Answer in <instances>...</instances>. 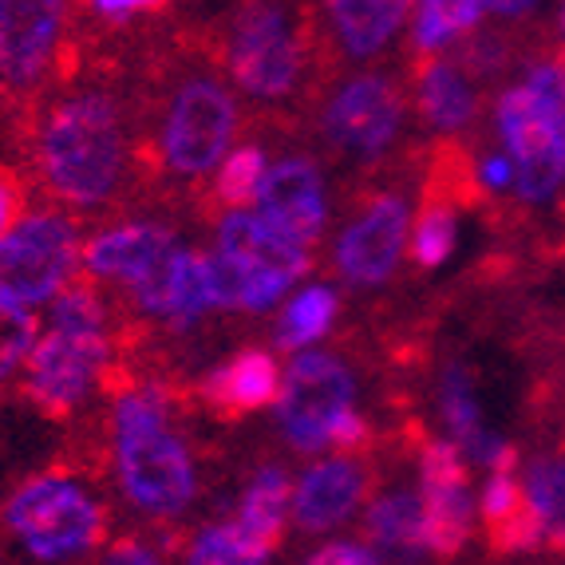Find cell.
<instances>
[{"label": "cell", "mask_w": 565, "mask_h": 565, "mask_svg": "<svg viewBox=\"0 0 565 565\" xmlns=\"http://www.w3.org/2000/svg\"><path fill=\"white\" fill-rule=\"evenodd\" d=\"M214 257L230 292V312H274L312 269V245L285 234L254 206L217 210Z\"/></svg>", "instance_id": "cell-7"}, {"label": "cell", "mask_w": 565, "mask_h": 565, "mask_svg": "<svg viewBox=\"0 0 565 565\" xmlns=\"http://www.w3.org/2000/svg\"><path fill=\"white\" fill-rule=\"evenodd\" d=\"M364 542L384 562H424L431 557L427 546V514L419 487L404 479H392L384 487H372L364 510H360Z\"/></svg>", "instance_id": "cell-23"}, {"label": "cell", "mask_w": 565, "mask_h": 565, "mask_svg": "<svg viewBox=\"0 0 565 565\" xmlns=\"http://www.w3.org/2000/svg\"><path fill=\"white\" fill-rule=\"evenodd\" d=\"M519 79L530 92L542 99V104L554 107V115L565 127V52H542V56H530L519 67Z\"/></svg>", "instance_id": "cell-33"}, {"label": "cell", "mask_w": 565, "mask_h": 565, "mask_svg": "<svg viewBox=\"0 0 565 565\" xmlns=\"http://www.w3.org/2000/svg\"><path fill=\"white\" fill-rule=\"evenodd\" d=\"M274 424L297 455L360 451L372 447V419L360 412V380L344 356L329 349H301L285 364Z\"/></svg>", "instance_id": "cell-5"}, {"label": "cell", "mask_w": 565, "mask_h": 565, "mask_svg": "<svg viewBox=\"0 0 565 565\" xmlns=\"http://www.w3.org/2000/svg\"><path fill=\"white\" fill-rule=\"evenodd\" d=\"M179 557L194 565H249L269 562V550L237 519H214L202 522L194 534H186V546H179Z\"/></svg>", "instance_id": "cell-30"}, {"label": "cell", "mask_w": 565, "mask_h": 565, "mask_svg": "<svg viewBox=\"0 0 565 565\" xmlns=\"http://www.w3.org/2000/svg\"><path fill=\"white\" fill-rule=\"evenodd\" d=\"M412 222L415 202L399 186H376L352 199L329 249V265L337 281L352 292L387 289L407 262Z\"/></svg>", "instance_id": "cell-12"}, {"label": "cell", "mask_w": 565, "mask_h": 565, "mask_svg": "<svg viewBox=\"0 0 565 565\" xmlns=\"http://www.w3.org/2000/svg\"><path fill=\"white\" fill-rule=\"evenodd\" d=\"M84 265V230L76 210L47 199L20 214V222L0 237V297L44 309L64 285L76 281Z\"/></svg>", "instance_id": "cell-11"}, {"label": "cell", "mask_w": 565, "mask_h": 565, "mask_svg": "<svg viewBox=\"0 0 565 565\" xmlns=\"http://www.w3.org/2000/svg\"><path fill=\"white\" fill-rule=\"evenodd\" d=\"M254 210L265 214L285 234L301 237L305 245H321L329 230L332 202H329V179H324L321 159L309 151H289L269 159L262 186L254 194Z\"/></svg>", "instance_id": "cell-18"}, {"label": "cell", "mask_w": 565, "mask_h": 565, "mask_svg": "<svg viewBox=\"0 0 565 565\" xmlns=\"http://www.w3.org/2000/svg\"><path fill=\"white\" fill-rule=\"evenodd\" d=\"M462 242V214L447 190H431L424 206L415 210L412 222V245H407V262L424 274H439L451 257L459 254Z\"/></svg>", "instance_id": "cell-29"}, {"label": "cell", "mask_w": 565, "mask_h": 565, "mask_svg": "<svg viewBox=\"0 0 565 565\" xmlns=\"http://www.w3.org/2000/svg\"><path fill=\"white\" fill-rule=\"evenodd\" d=\"M562 249H565V214H562Z\"/></svg>", "instance_id": "cell-41"}, {"label": "cell", "mask_w": 565, "mask_h": 565, "mask_svg": "<svg viewBox=\"0 0 565 565\" xmlns=\"http://www.w3.org/2000/svg\"><path fill=\"white\" fill-rule=\"evenodd\" d=\"M174 0H79V9L92 12L95 20H104V24H135L142 17H154V12H167Z\"/></svg>", "instance_id": "cell-35"}, {"label": "cell", "mask_w": 565, "mask_h": 565, "mask_svg": "<svg viewBox=\"0 0 565 565\" xmlns=\"http://www.w3.org/2000/svg\"><path fill=\"white\" fill-rule=\"evenodd\" d=\"M435 415L439 427L459 451L471 459L475 471H499V467H519V451L507 435L494 431L487 419V407L479 396V380L462 360H447L435 376Z\"/></svg>", "instance_id": "cell-21"}, {"label": "cell", "mask_w": 565, "mask_h": 565, "mask_svg": "<svg viewBox=\"0 0 565 565\" xmlns=\"http://www.w3.org/2000/svg\"><path fill=\"white\" fill-rule=\"evenodd\" d=\"M29 159L44 199L76 214L119 206L147 170L139 119L104 79L72 84L32 107Z\"/></svg>", "instance_id": "cell-1"}, {"label": "cell", "mask_w": 565, "mask_h": 565, "mask_svg": "<svg viewBox=\"0 0 565 565\" xmlns=\"http://www.w3.org/2000/svg\"><path fill=\"white\" fill-rule=\"evenodd\" d=\"M234 519L269 550V557L281 550L285 530L292 526V479L281 462H262L245 479L242 494H237Z\"/></svg>", "instance_id": "cell-26"}, {"label": "cell", "mask_w": 565, "mask_h": 565, "mask_svg": "<svg viewBox=\"0 0 565 565\" xmlns=\"http://www.w3.org/2000/svg\"><path fill=\"white\" fill-rule=\"evenodd\" d=\"M115 376V329L47 324L32 344L20 392L47 419H72L92 404Z\"/></svg>", "instance_id": "cell-9"}, {"label": "cell", "mask_w": 565, "mask_h": 565, "mask_svg": "<svg viewBox=\"0 0 565 565\" xmlns=\"http://www.w3.org/2000/svg\"><path fill=\"white\" fill-rule=\"evenodd\" d=\"M376 479L360 451L312 455V462L292 479V530L305 537L337 534L360 519Z\"/></svg>", "instance_id": "cell-16"}, {"label": "cell", "mask_w": 565, "mask_h": 565, "mask_svg": "<svg viewBox=\"0 0 565 565\" xmlns=\"http://www.w3.org/2000/svg\"><path fill=\"white\" fill-rule=\"evenodd\" d=\"M36 337H40L36 309H24V305L0 297V392L24 372V360H29Z\"/></svg>", "instance_id": "cell-32"}, {"label": "cell", "mask_w": 565, "mask_h": 565, "mask_svg": "<svg viewBox=\"0 0 565 565\" xmlns=\"http://www.w3.org/2000/svg\"><path fill=\"white\" fill-rule=\"evenodd\" d=\"M179 242V230L162 217H119V222H107L92 237H84L79 274L104 289L131 292L167 262Z\"/></svg>", "instance_id": "cell-17"}, {"label": "cell", "mask_w": 565, "mask_h": 565, "mask_svg": "<svg viewBox=\"0 0 565 565\" xmlns=\"http://www.w3.org/2000/svg\"><path fill=\"white\" fill-rule=\"evenodd\" d=\"M107 459L119 499L142 522L186 519L202 494V471L194 447L174 427V404L167 384L122 380L107 404Z\"/></svg>", "instance_id": "cell-2"}, {"label": "cell", "mask_w": 565, "mask_h": 565, "mask_svg": "<svg viewBox=\"0 0 565 565\" xmlns=\"http://www.w3.org/2000/svg\"><path fill=\"white\" fill-rule=\"evenodd\" d=\"M412 119V87L392 72L360 67L317 92V135L340 162L376 170L399 151Z\"/></svg>", "instance_id": "cell-8"}, {"label": "cell", "mask_w": 565, "mask_h": 565, "mask_svg": "<svg viewBox=\"0 0 565 565\" xmlns=\"http://www.w3.org/2000/svg\"><path fill=\"white\" fill-rule=\"evenodd\" d=\"M467 186L487 194V199H514V162L507 159V151L494 139L467 162Z\"/></svg>", "instance_id": "cell-34"}, {"label": "cell", "mask_w": 565, "mask_h": 565, "mask_svg": "<svg viewBox=\"0 0 565 565\" xmlns=\"http://www.w3.org/2000/svg\"><path fill=\"white\" fill-rule=\"evenodd\" d=\"M490 139L514 162V202L550 210L565 202V127L519 76L490 99Z\"/></svg>", "instance_id": "cell-10"}, {"label": "cell", "mask_w": 565, "mask_h": 565, "mask_svg": "<svg viewBox=\"0 0 565 565\" xmlns=\"http://www.w3.org/2000/svg\"><path fill=\"white\" fill-rule=\"evenodd\" d=\"M475 507H479V526L490 537V546L502 550V554L530 550L526 499H522L519 467L482 471V482L475 487Z\"/></svg>", "instance_id": "cell-27"}, {"label": "cell", "mask_w": 565, "mask_h": 565, "mask_svg": "<svg viewBox=\"0 0 565 565\" xmlns=\"http://www.w3.org/2000/svg\"><path fill=\"white\" fill-rule=\"evenodd\" d=\"M412 115L431 139L455 142L482 119V76L462 52L424 56L412 76Z\"/></svg>", "instance_id": "cell-19"}, {"label": "cell", "mask_w": 565, "mask_h": 565, "mask_svg": "<svg viewBox=\"0 0 565 565\" xmlns=\"http://www.w3.org/2000/svg\"><path fill=\"white\" fill-rule=\"evenodd\" d=\"M76 0H0V99L29 104L64 64Z\"/></svg>", "instance_id": "cell-13"}, {"label": "cell", "mask_w": 565, "mask_h": 565, "mask_svg": "<svg viewBox=\"0 0 565 565\" xmlns=\"http://www.w3.org/2000/svg\"><path fill=\"white\" fill-rule=\"evenodd\" d=\"M557 40H562V52H565V0H557Z\"/></svg>", "instance_id": "cell-40"}, {"label": "cell", "mask_w": 565, "mask_h": 565, "mask_svg": "<svg viewBox=\"0 0 565 565\" xmlns=\"http://www.w3.org/2000/svg\"><path fill=\"white\" fill-rule=\"evenodd\" d=\"M24 210H29V182L20 170L0 167V237L17 226Z\"/></svg>", "instance_id": "cell-38"}, {"label": "cell", "mask_w": 565, "mask_h": 565, "mask_svg": "<svg viewBox=\"0 0 565 565\" xmlns=\"http://www.w3.org/2000/svg\"><path fill=\"white\" fill-rule=\"evenodd\" d=\"M340 289L329 281H309L301 289H292L281 301V312H277L274 324V344L281 352H301L321 344L340 321Z\"/></svg>", "instance_id": "cell-28"}, {"label": "cell", "mask_w": 565, "mask_h": 565, "mask_svg": "<svg viewBox=\"0 0 565 565\" xmlns=\"http://www.w3.org/2000/svg\"><path fill=\"white\" fill-rule=\"evenodd\" d=\"M415 0H321L317 32H321L329 64H376L404 40Z\"/></svg>", "instance_id": "cell-20"}, {"label": "cell", "mask_w": 565, "mask_h": 565, "mask_svg": "<svg viewBox=\"0 0 565 565\" xmlns=\"http://www.w3.org/2000/svg\"><path fill=\"white\" fill-rule=\"evenodd\" d=\"M309 562H317V565H372V562H384V557L367 546L364 534L360 537L344 534V537H329V542H321L317 550H309Z\"/></svg>", "instance_id": "cell-36"}, {"label": "cell", "mask_w": 565, "mask_h": 565, "mask_svg": "<svg viewBox=\"0 0 565 565\" xmlns=\"http://www.w3.org/2000/svg\"><path fill=\"white\" fill-rule=\"evenodd\" d=\"M471 459L451 444L447 435L424 439L415 451V487L427 514V546L431 557H455L479 530V507H475Z\"/></svg>", "instance_id": "cell-15"}, {"label": "cell", "mask_w": 565, "mask_h": 565, "mask_svg": "<svg viewBox=\"0 0 565 565\" xmlns=\"http://www.w3.org/2000/svg\"><path fill=\"white\" fill-rule=\"evenodd\" d=\"M490 20V0H415L407 44L412 56H439L459 52L471 36H479Z\"/></svg>", "instance_id": "cell-25"}, {"label": "cell", "mask_w": 565, "mask_h": 565, "mask_svg": "<svg viewBox=\"0 0 565 565\" xmlns=\"http://www.w3.org/2000/svg\"><path fill=\"white\" fill-rule=\"evenodd\" d=\"M217 64L254 107H281L312 95V64L324 60L317 9L297 0H237L214 40Z\"/></svg>", "instance_id": "cell-4"}, {"label": "cell", "mask_w": 565, "mask_h": 565, "mask_svg": "<svg viewBox=\"0 0 565 565\" xmlns=\"http://www.w3.org/2000/svg\"><path fill=\"white\" fill-rule=\"evenodd\" d=\"M142 162L174 186H199L242 135V92L217 56H186L159 72L139 111Z\"/></svg>", "instance_id": "cell-3"}, {"label": "cell", "mask_w": 565, "mask_h": 565, "mask_svg": "<svg viewBox=\"0 0 565 565\" xmlns=\"http://www.w3.org/2000/svg\"><path fill=\"white\" fill-rule=\"evenodd\" d=\"M265 170H269V151L262 142H242L226 151V159L217 162V170L210 174L206 199L217 210H234V206H254V194L262 186Z\"/></svg>", "instance_id": "cell-31"}, {"label": "cell", "mask_w": 565, "mask_h": 565, "mask_svg": "<svg viewBox=\"0 0 565 565\" xmlns=\"http://www.w3.org/2000/svg\"><path fill=\"white\" fill-rule=\"evenodd\" d=\"M127 301L142 321L167 332H190L214 312H230L226 277L214 249H194L182 242L139 289L127 292Z\"/></svg>", "instance_id": "cell-14"}, {"label": "cell", "mask_w": 565, "mask_h": 565, "mask_svg": "<svg viewBox=\"0 0 565 565\" xmlns=\"http://www.w3.org/2000/svg\"><path fill=\"white\" fill-rule=\"evenodd\" d=\"M281 380L285 367L274 352L262 349V344H245L234 356L210 367L199 384V396L217 419H242V415L274 407Z\"/></svg>", "instance_id": "cell-22"}, {"label": "cell", "mask_w": 565, "mask_h": 565, "mask_svg": "<svg viewBox=\"0 0 565 565\" xmlns=\"http://www.w3.org/2000/svg\"><path fill=\"white\" fill-rule=\"evenodd\" d=\"M170 550L167 546H154V534H122V537H115L111 546L104 550V562H127V565H154V562H162Z\"/></svg>", "instance_id": "cell-37"}, {"label": "cell", "mask_w": 565, "mask_h": 565, "mask_svg": "<svg viewBox=\"0 0 565 565\" xmlns=\"http://www.w3.org/2000/svg\"><path fill=\"white\" fill-rule=\"evenodd\" d=\"M519 479L530 550L565 554V451H534L530 459H519Z\"/></svg>", "instance_id": "cell-24"}, {"label": "cell", "mask_w": 565, "mask_h": 565, "mask_svg": "<svg viewBox=\"0 0 565 565\" xmlns=\"http://www.w3.org/2000/svg\"><path fill=\"white\" fill-rule=\"evenodd\" d=\"M542 9V0H490V20L502 24H522Z\"/></svg>", "instance_id": "cell-39"}, {"label": "cell", "mask_w": 565, "mask_h": 565, "mask_svg": "<svg viewBox=\"0 0 565 565\" xmlns=\"http://www.w3.org/2000/svg\"><path fill=\"white\" fill-rule=\"evenodd\" d=\"M111 514L92 487L72 471H40L4 494L0 534L32 562H79L107 542Z\"/></svg>", "instance_id": "cell-6"}]
</instances>
